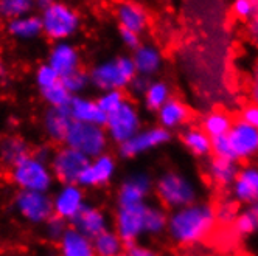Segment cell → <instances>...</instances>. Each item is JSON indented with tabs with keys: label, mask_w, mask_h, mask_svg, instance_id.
Instances as JSON below:
<instances>
[{
	"label": "cell",
	"mask_w": 258,
	"mask_h": 256,
	"mask_svg": "<svg viewBox=\"0 0 258 256\" xmlns=\"http://www.w3.org/2000/svg\"><path fill=\"white\" fill-rule=\"evenodd\" d=\"M92 241H94V248L97 256H117L124 253L126 245L114 228L103 231Z\"/></svg>",
	"instance_id": "obj_32"
},
{
	"label": "cell",
	"mask_w": 258,
	"mask_h": 256,
	"mask_svg": "<svg viewBox=\"0 0 258 256\" xmlns=\"http://www.w3.org/2000/svg\"><path fill=\"white\" fill-rule=\"evenodd\" d=\"M233 118L226 111H210L201 120V129L210 138L224 137L229 134Z\"/></svg>",
	"instance_id": "obj_29"
},
{
	"label": "cell",
	"mask_w": 258,
	"mask_h": 256,
	"mask_svg": "<svg viewBox=\"0 0 258 256\" xmlns=\"http://www.w3.org/2000/svg\"><path fill=\"white\" fill-rule=\"evenodd\" d=\"M239 118H241L244 123H247V124H250L258 129V104L250 103V104L244 106L241 109V117Z\"/></svg>",
	"instance_id": "obj_43"
},
{
	"label": "cell",
	"mask_w": 258,
	"mask_h": 256,
	"mask_svg": "<svg viewBox=\"0 0 258 256\" xmlns=\"http://www.w3.org/2000/svg\"><path fill=\"white\" fill-rule=\"evenodd\" d=\"M142 98H143V106L146 107V111L156 114L165 103L173 98L171 87L168 82H165L162 79H154L150 82L148 89H146V92L143 94Z\"/></svg>",
	"instance_id": "obj_30"
},
{
	"label": "cell",
	"mask_w": 258,
	"mask_h": 256,
	"mask_svg": "<svg viewBox=\"0 0 258 256\" xmlns=\"http://www.w3.org/2000/svg\"><path fill=\"white\" fill-rule=\"evenodd\" d=\"M127 100L123 90H107V92H101L100 97L97 98V104L101 111L109 115L112 114L117 109Z\"/></svg>",
	"instance_id": "obj_37"
},
{
	"label": "cell",
	"mask_w": 258,
	"mask_h": 256,
	"mask_svg": "<svg viewBox=\"0 0 258 256\" xmlns=\"http://www.w3.org/2000/svg\"><path fill=\"white\" fill-rule=\"evenodd\" d=\"M53 214L64 219L66 222H72L86 202V191L78 184H62L51 194Z\"/></svg>",
	"instance_id": "obj_15"
},
{
	"label": "cell",
	"mask_w": 258,
	"mask_h": 256,
	"mask_svg": "<svg viewBox=\"0 0 258 256\" xmlns=\"http://www.w3.org/2000/svg\"><path fill=\"white\" fill-rule=\"evenodd\" d=\"M154 194L163 208L173 211L198 202L199 187L185 173L167 169L154 179Z\"/></svg>",
	"instance_id": "obj_2"
},
{
	"label": "cell",
	"mask_w": 258,
	"mask_h": 256,
	"mask_svg": "<svg viewBox=\"0 0 258 256\" xmlns=\"http://www.w3.org/2000/svg\"><path fill=\"white\" fill-rule=\"evenodd\" d=\"M41 97L47 104V107H69L72 100V95L62 84V79L48 89L41 90Z\"/></svg>",
	"instance_id": "obj_35"
},
{
	"label": "cell",
	"mask_w": 258,
	"mask_h": 256,
	"mask_svg": "<svg viewBox=\"0 0 258 256\" xmlns=\"http://www.w3.org/2000/svg\"><path fill=\"white\" fill-rule=\"evenodd\" d=\"M168 227V210L163 208L160 204H150L146 208V217H145V233L146 236H160L167 233Z\"/></svg>",
	"instance_id": "obj_31"
},
{
	"label": "cell",
	"mask_w": 258,
	"mask_h": 256,
	"mask_svg": "<svg viewBox=\"0 0 258 256\" xmlns=\"http://www.w3.org/2000/svg\"><path fill=\"white\" fill-rule=\"evenodd\" d=\"M180 143L196 158H207L212 155V138L198 126L185 127L180 134Z\"/></svg>",
	"instance_id": "obj_27"
},
{
	"label": "cell",
	"mask_w": 258,
	"mask_h": 256,
	"mask_svg": "<svg viewBox=\"0 0 258 256\" xmlns=\"http://www.w3.org/2000/svg\"><path fill=\"white\" fill-rule=\"evenodd\" d=\"M137 76V70L131 56H115L92 65L89 70L90 86L100 92L107 90H123L129 87Z\"/></svg>",
	"instance_id": "obj_3"
},
{
	"label": "cell",
	"mask_w": 258,
	"mask_h": 256,
	"mask_svg": "<svg viewBox=\"0 0 258 256\" xmlns=\"http://www.w3.org/2000/svg\"><path fill=\"white\" fill-rule=\"evenodd\" d=\"M232 13L241 21H252L258 16V0H233Z\"/></svg>",
	"instance_id": "obj_41"
},
{
	"label": "cell",
	"mask_w": 258,
	"mask_h": 256,
	"mask_svg": "<svg viewBox=\"0 0 258 256\" xmlns=\"http://www.w3.org/2000/svg\"><path fill=\"white\" fill-rule=\"evenodd\" d=\"M72 123L73 120L67 107H47L41 121L44 135L54 144H64Z\"/></svg>",
	"instance_id": "obj_20"
},
{
	"label": "cell",
	"mask_w": 258,
	"mask_h": 256,
	"mask_svg": "<svg viewBox=\"0 0 258 256\" xmlns=\"http://www.w3.org/2000/svg\"><path fill=\"white\" fill-rule=\"evenodd\" d=\"M42 34L53 42L69 41L81 28V16L77 8L67 2L56 0L47 10L41 11Z\"/></svg>",
	"instance_id": "obj_4"
},
{
	"label": "cell",
	"mask_w": 258,
	"mask_h": 256,
	"mask_svg": "<svg viewBox=\"0 0 258 256\" xmlns=\"http://www.w3.org/2000/svg\"><path fill=\"white\" fill-rule=\"evenodd\" d=\"M230 197L238 205H253L258 202V164H244L230 187Z\"/></svg>",
	"instance_id": "obj_17"
},
{
	"label": "cell",
	"mask_w": 258,
	"mask_h": 256,
	"mask_svg": "<svg viewBox=\"0 0 258 256\" xmlns=\"http://www.w3.org/2000/svg\"><path fill=\"white\" fill-rule=\"evenodd\" d=\"M64 144L92 160L107 152L110 140L106 134L104 126L73 121Z\"/></svg>",
	"instance_id": "obj_6"
},
{
	"label": "cell",
	"mask_w": 258,
	"mask_h": 256,
	"mask_svg": "<svg viewBox=\"0 0 258 256\" xmlns=\"http://www.w3.org/2000/svg\"><path fill=\"white\" fill-rule=\"evenodd\" d=\"M148 202L139 205L117 207L114 214V230L121 237L124 245H133L139 242L145 233V217Z\"/></svg>",
	"instance_id": "obj_11"
},
{
	"label": "cell",
	"mask_w": 258,
	"mask_h": 256,
	"mask_svg": "<svg viewBox=\"0 0 258 256\" xmlns=\"http://www.w3.org/2000/svg\"><path fill=\"white\" fill-rule=\"evenodd\" d=\"M36 8L34 0H0V17L13 21L17 17H24L31 14Z\"/></svg>",
	"instance_id": "obj_34"
},
{
	"label": "cell",
	"mask_w": 258,
	"mask_h": 256,
	"mask_svg": "<svg viewBox=\"0 0 258 256\" xmlns=\"http://www.w3.org/2000/svg\"><path fill=\"white\" fill-rule=\"evenodd\" d=\"M2 138H4V137H2V135H0V141H2Z\"/></svg>",
	"instance_id": "obj_51"
},
{
	"label": "cell",
	"mask_w": 258,
	"mask_h": 256,
	"mask_svg": "<svg viewBox=\"0 0 258 256\" xmlns=\"http://www.w3.org/2000/svg\"><path fill=\"white\" fill-rule=\"evenodd\" d=\"M154 193V179L146 171H134L127 174L117 190V207L146 204Z\"/></svg>",
	"instance_id": "obj_12"
},
{
	"label": "cell",
	"mask_w": 258,
	"mask_h": 256,
	"mask_svg": "<svg viewBox=\"0 0 258 256\" xmlns=\"http://www.w3.org/2000/svg\"><path fill=\"white\" fill-rule=\"evenodd\" d=\"M212 157L236 161L235 155H233V151H232V146H230V143L227 140V135L212 138Z\"/></svg>",
	"instance_id": "obj_42"
},
{
	"label": "cell",
	"mask_w": 258,
	"mask_h": 256,
	"mask_svg": "<svg viewBox=\"0 0 258 256\" xmlns=\"http://www.w3.org/2000/svg\"><path fill=\"white\" fill-rule=\"evenodd\" d=\"M171 138H173L171 132L163 129L159 124L142 127L133 138H129L123 144L117 146V152L124 160H133L168 144Z\"/></svg>",
	"instance_id": "obj_9"
},
{
	"label": "cell",
	"mask_w": 258,
	"mask_h": 256,
	"mask_svg": "<svg viewBox=\"0 0 258 256\" xmlns=\"http://www.w3.org/2000/svg\"><path fill=\"white\" fill-rule=\"evenodd\" d=\"M59 81H61L59 75L47 62L41 64L38 68H36V71H34V82H36V86L39 87V90L48 89V87L54 86Z\"/></svg>",
	"instance_id": "obj_40"
},
{
	"label": "cell",
	"mask_w": 258,
	"mask_h": 256,
	"mask_svg": "<svg viewBox=\"0 0 258 256\" xmlns=\"http://www.w3.org/2000/svg\"><path fill=\"white\" fill-rule=\"evenodd\" d=\"M216 210L209 202H195L168 213L167 234L170 239L182 247H191L206 241L215 230Z\"/></svg>",
	"instance_id": "obj_1"
},
{
	"label": "cell",
	"mask_w": 258,
	"mask_h": 256,
	"mask_svg": "<svg viewBox=\"0 0 258 256\" xmlns=\"http://www.w3.org/2000/svg\"><path fill=\"white\" fill-rule=\"evenodd\" d=\"M227 140L236 161H247L258 157V129L244 123L241 118L233 120Z\"/></svg>",
	"instance_id": "obj_14"
},
{
	"label": "cell",
	"mask_w": 258,
	"mask_h": 256,
	"mask_svg": "<svg viewBox=\"0 0 258 256\" xmlns=\"http://www.w3.org/2000/svg\"><path fill=\"white\" fill-rule=\"evenodd\" d=\"M13 208L17 216L30 225H44L53 216L50 193L19 190L13 199Z\"/></svg>",
	"instance_id": "obj_8"
},
{
	"label": "cell",
	"mask_w": 258,
	"mask_h": 256,
	"mask_svg": "<svg viewBox=\"0 0 258 256\" xmlns=\"http://www.w3.org/2000/svg\"><path fill=\"white\" fill-rule=\"evenodd\" d=\"M56 0H34V4H36V8H38L39 11H44L47 10L50 5H53Z\"/></svg>",
	"instance_id": "obj_49"
},
{
	"label": "cell",
	"mask_w": 258,
	"mask_h": 256,
	"mask_svg": "<svg viewBox=\"0 0 258 256\" xmlns=\"http://www.w3.org/2000/svg\"><path fill=\"white\" fill-rule=\"evenodd\" d=\"M31 148L25 138L19 135H8L0 141V164L11 169L31 154Z\"/></svg>",
	"instance_id": "obj_26"
},
{
	"label": "cell",
	"mask_w": 258,
	"mask_h": 256,
	"mask_svg": "<svg viewBox=\"0 0 258 256\" xmlns=\"http://www.w3.org/2000/svg\"><path fill=\"white\" fill-rule=\"evenodd\" d=\"M70 224L73 228L83 233L84 236L90 237V239H95L98 234L110 228L107 213L103 208L89 202L73 217V221Z\"/></svg>",
	"instance_id": "obj_18"
},
{
	"label": "cell",
	"mask_w": 258,
	"mask_h": 256,
	"mask_svg": "<svg viewBox=\"0 0 258 256\" xmlns=\"http://www.w3.org/2000/svg\"><path fill=\"white\" fill-rule=\"evenodd\" d=\"M90 158L83 155L81 152L62 144L56 148L50 158V169L53 177L59 184H78V179L84 168L87 166Z\"/></svg>",
	"instance_id": "obj_10"
},
{
	"label": "cell",
	"mask_w": 258,
	"mask_h": 256,
	"mask_svg": "<svg viewBox=\"0 0 258 256\" xmlns=\"http://www.w3.org/2000/svg\"><path fill=\"white\" fill-rule=\"evenodd\" d=\"M142 127V114L137 104L129 98L117 111L109 114L104 123V129L110 143L117 146L123 144L129 138H133Z\"/></svg>",
	"instance_id": "obj_7"
},
{
	"label": "cell",
	"mask_w": 258,
	"mask_h": 256,
	"mask_svg": "<svg viewBox=\"0 0 258 256\" xmlns=\"http://www.w3.org/2000/svg\"><path fill=\"white\" fill-rule=\"evenodd\" d=\"M117 256H127L126 253H121V254H117Z\"/></svg>",
	"instance_id": "obj_50"
},
{
	"label": "cell",
	"mask_w": 258,
	"mask_h": 256,
	"mask_svg": "<svg viewBox=\"0 0 258 256\" xmlns=\"http://www.w3.org/2000/svg\"><path fill=\"white\" fill-rule=\"evenodd\" d=\"M124 253L127 256H159L154 248H151L148 245H143L140 242H136L133 245H127Z\"/></svg>",
	"instance_id": "obj_44"
},
{
	"label": "cell",
	"mask_w": 258,
	"mask_h": 256,
	"mask_svg": "<svg viewBox=\"0 0 258 256\" xmlns=\"http://www.w3.org/2000/svg\"><path fill=\"white\" fill-rule=\"evenodd\" d=\"M115 19L120 25V28L134 31L137 34H142L146 31L150 25V16L140 4L134 0H120L115 4L114 8Z\"/></svg>",
	"instance_id": "obj_19"
},
{
	"label": "cell",
	"mask_w": 258,
	"mask_h": 256,
	"mask_svg": "<svg viewBox=\"0 0 258 256\" xmlns=\"http://www.w3.org/2000/svg\"><path fill=\"white\" fill-rule=\"evenodd\" d=\"M62 84L66 86V89L69 90V94L72 97H78V95H83L87 87L90 86V79H89V71L81 68L75 73H72V75L62 78Z\"/></svg>",
	"instance_id": "obj_36"
},
{
	"label": "cell",
	"mask_w": 258,
	"mask_h": 256,
	"mask_svg": "<svg viewBox=\"0 0 258 256\" xmlns=\"http://www.w3.org/2000/svg\"><path fill=\"white\" fill-rule=\"evenodd\" d=\"M69 112L73 121L87 123V124H98L104 126L107 115L101 111L97 104V100L87 98L84 95L72 97L69 104Z\"/></svg>",
	"instance_id": "obj_22"
},
{
	"label": "cell",
	"mask_w": 258,
	"mask_h": 256,
	"mask_svg": "<svg viewBox=\"0 0 258 256\" xmlns=\"http://www.w3.org/2000/svg\"><path fill=\"white\" fill-rule=\"evenodd\" d=\"M59 256H97L94 241L73 227H69L58 242Z\"/></svg>",
	"instance_id": "obj_24"
},
{
	"label": "cell",
	"mask_w": 258,
	"mask_h": 256,
	"mask_svg": "<svg viewBox=\"0 0 258 256\" xmlns=\"http://www.w3.org/2000/svg\"><path fill=\"white\" fill-rule=\"evenodd\" d=\"M249 94H250L252 103L258 104V62H256V65L253 68V75H252V82H250Z\"/></svg>",
	"instance_id": "obj_47"
},
{
	"label": "cell",
	"mask_w": 258,
	"mask_h": 256,
	"mask_svg": "<svg viewBox=\"0 0 258 256\" xmlns=\"http://www.w3.org/2000/svg\"><path fill=\"white\" fill-rule=\"evenodd\" d=\"M233 230L241 237H247L258 233V202L238 213L233 222Z\"/></svg>",
	"instance_id": "obj_33"
},
{
	"label": "cell",
	"mask_w": 258,
	"mask_h": 256,
	"mask_svg": "<svg viewBox=\"0 0 258 256\" xmlns=\"http://www.w3.org/2000/svg\"><path fill=\"white\" fill-rule=\"evenodd\" d=\"M117 174V160L112 154H103L89 160L87 166L78 179V185L84 190L104 188L114 180Z\"/></svg>",
	"instance_id": "obj_13"
},
{
	"label": "cell",
	"mask_w": 258,
	"mask_h": 256,
	"mask_svg": "<svg viewBox=\"0 0 258 256\" xmlns=\"http://www.w3.org/2000/svg\"><path fill=\"white\" fill-rule=\"evenodd\" d=\"M120 38H121V42L131 50H136L137 47L142 45V41H140V34L134 33V31H129V30H124V28H120Z\"/></svg>",
	"instance_id": "obj_45"
},
{
	"label": "cell",
	"mask_w": 258,
	"mask_h": 256,
	"mask_svg": "<svg viewBox=\"0 0 258 256\" xmlns=\"http://www.w3.org/2000/svg\"><path fill=\"white\" fill-rule=\"evenodd\" d=\"M67 228L69 227H67V222L64 221V219L53 214L48 221L42 225V234H44V237L47 241L58 244Z\"/></svg>",
	"instance_id": "obj_38"
},
{
	"label": "cell",
	"mask_w": 258,
	"mask_h": 256,
	"mask_svg": "<svg viewBox=\"0 0 258 256\" xmlns=\"http://www.w3.org/2000/svg\"><path fill=\"white\" fill-rule=\"evenodd\" d=\"M150 82H151V79H150V78H145V76L137 75V76L133 79V82L129 84V87H127V89L131 90L133 95H136V97H143V94L146 92V89H148Z\"/></svg>",
	"instance_id": "obj_46"
},
{
	"label": "cell",
	"mask_w": 258,
	"mask_h": 256,
	"mask_svg": "<svg viewBox=\"0 0 258 256\" xmlns=\"http://www.w3.org/2000/svg\"><path fill=\"white\" fill-rule=\"evenodd\" d=\"M10 76V70L8 65L5 64V61L0 58V82H5Z\"/></svg>",
	"instance_id": "obj_48"
},
{
	"label": "cell",
	"mask_w": 258,
	"mask_h": 256,
	"mask_svg": "<svg viewBox=\"0 0 258 256\" xmlns=\"http://www.w3.org/2000/svg\"><path fill=\"white\" fill-rule=\"evenodd\" d=\"M133 61L137 70V75L145 78H153L160 71L163 65V56L160 50L151 44H142L133 53Z\"/></svg>",
	"instance_id": "obj_23"
},
{
	"label": "cell",
	"mask_w": 258,
	"mask_h": 256,
	"mask_svg": "<svg viewBox=\"0 0 258 256\" xmlns=\"http://www.w3.org/2000/svg\"><path fill=\"white\" fill-rule=\"evenodd\" d=\"M238 161L210 157L206 163V174L210 184L218 188H230L238 176Z\"/></svg>",
	"instance_id": "obj_25"
},
{
	"label": "cell",
	"mask_w": 258,
	"mask_h": 256,
	"mask_svg": "<svg viewBox=\"0 0 258 256\" xmlns=\"http://www.w3.org/2000/svg\"><path fill=\"white\" fill-rule=\"evenodd\" d=\"M10 180L17 190L38 193H50L56 182L50 169V163L36 157L33 152L10 169Z\"/></svg>",
	"instance_id": "obj_5"
},
{
	"label": "cell",
	"mask_w": 258,
	"mask_h": 256,
	"mask_svg": "<svg viewBox=\"0 0 258 256\" xmlns=\"http://www.w3.org/2000/svg\"><path fill=\"white\" fill-rule=\"evenodd\" d=\"M47 64L58 73L61 79L83 68L80 50L67 41L54 42L48 51Z\"/></svg>",
	"instance_id": "obj_16"
},
{
	"label": "cell",
	"mask_w": 258,
	"mask_h": 256,
	"mask_svg": "<svg viewBox=\"0 0 258 256\" xmlns=\"http://www.w3.org/2000/svg\"><path fill=\"white\" fill-rule=\"evenodd\" d=\"M156 117H157V123L160 127L173 132V131L182 129V127L188 123L190 109L182 100L171 98L156 112Z\"/></svg>",
	"instance_id": "obj_21"
},
{
	"label": "cell",
	"mask_w": 258,
	"mask_h": 256,
	"mask_svg": "<svg viewBox=\"0 0 258 256\" xmlns=\"http://www.w3.org/2000/svg\"><path fill=\"white\" fill-rule=\"evenodd\" d=\"M215 210H216V221L223 225H233L238 213L241 211L238 208V204L232 197L223 200V202H221Z\"/></svg>",
	"instance_id": "obj_39"
},
{
	"label": "cell",
	"mask_w": 258,
	"mask_h": 256,
	"mask_svg": "<svg viewBox=\"0 0 258 256\" xmlns=\"http://www.w3.org/2000/svg\"><path fill=\"white\" fill-rule=\"evenodd\" d=\"M7 33L11 38L17 41H33L38 39L42 34V24H41V17L28 14L24 17H17V19L8 21L5 27Z\"/></svg>",
	"instance_id": "obj_28"
}]
</instances>
